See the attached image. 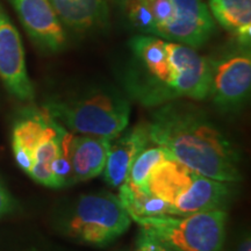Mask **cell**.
<instances>
[{"instance_id": "6da1fadb", "label": "cell", "mask_w": 251, "mask_h": 251, "mask_svg": "<svg viewBox=\"0 0 251 251\" xmlns=\"http://www.w3.org/2000/svg\"><path fill=\"white\" fill-rule=\"evenodd\" d=\"M128 48L121 75L128 98L149 108L178 99H207L211 64L196 49L144 34L131 37Z\"/></svg>"}, {"instance_id": "7a4b0ae2", "label": "cell", "mask_w": 251, "mask_h": 251, "mask_svg": "<svg viewBox=\"0 0 251 251\" xmlns=\"http://www.w3.org/2000/svg\"><path fill=\"white\" fill-rule=\"evenodd\" d=\"M150 142L169 157L212 179L242 180V157L235 143L205 109L188 99L157 106L148 122Z\"/></svg>"}, {"instance_id": "3957f363", "label": "cell", "mask_w": 251, "mask_h": 251, "mask_svg": "<svg viewBox=\"0 0 251 251\" xmlns=\"http://www.w3.org/2000/svg\"><path fill=\"white\" fill-rule=\"evenodd\" d=\"M72 135L43 106H26L19 111L12 126L15 162L37 184L56 190L72 186Z\"/></svg>"}, {"instance_id": "277c9868", "label": "cell", "mask_w": 251, "mask_h": 251, "mask_svg": "<svg viewBox=\"0 0 251 251\" xmlns=\"http://www.w3.org/2000/svg\"><path fill=\"white\" fill-rule=\"evenodd\" d=\"M43 107L72 134L114 139L128 127L130 101L112 86H86L55 96Z\"/></svg>"}, {"instance_id": "5b68a950", "label": "cell", "mask_w": 251, "mask_h": 251, "mask_svg": "<svg viewBox=\"0 0 251 251\" xmlns=\"http://www.w3.org/2000/svg\"><path fill=\"white\" fill-rule=\"evenodd\" d=\"M234 184L212 179L168 157L152 169L147 187L183 215L226 209Z\"/></svg>"}, {"instance_id": "8992f818", "label": "cell", "mask_w": 251, "mask_h": 251, "mask_svg": "<svg viewBox=\"0 0 251 251\" xmlns=\"http://www.w3.org/2000/svg\"><path fill=\"white\" fill-rule=\"evenodd\" d=\"M131 219L117 194H80L56 216L59 233L76 242L102 248L128 230Z\"/></svg>"}, {"instance_id": "52a82bcc", "label": "cell", "mask_w": 251, "mask_h": 251, "mask_svg": "<svg viewBox=\"0 0 251 251\" xmlns=\"http://www.w3.org/2000/svg\"><path fill=\"white\" fill-rule=\"evenodd\" d=\"M130 219L170 251L224 250L228 220L226 209Z\"/></svg>"}, {"instance_id": "ba28073f", "label": "cell", "mask_w": 251, "mask_h": 251, "mask_svg": "<svg viewBox=\"0 0 251 251\" xmlns=\"http://www.w3.org/2000/svg\"><path fill=\"white\" fill-rule=\"evenodd\" d=\"M211 81L207 99L218 111L238 113L248 102L251 91L250 47L237 43L218 57L208 58Z\"/></svg>"}, {"instance_id": "9c48e42d", "label": "cell", "mask_w": 251, "mask_h": 251, "mask_svg": "<svg viewBox=\"0 0 251 251\" xmlns=\"http://www.w3.org/2000/svg\"><path fill=\"white\" fill-rule=\"evenodd\" d=\"M0 79L14 98L29 102L35 89L27 71L20 34L0 5Z\"/></svg>"}, {"instance_id": "30bf717a", "label": "cell", "mask_w": 251, "mask_h": 251, "mask_svg": "<svg viewBox=\"0 0 251 251\" xmlns=\"http://www.w3.org/2000/svg\"><path fill=\"white\" fill-rule=\"evenodd\" d=\"M176 15L159 31L163 40L197 49L208 42L215 23L203 0H174Z\"/></svg>"}, {"instance_id": "8fae6325", "label": "cell", "mask_w": 251, "mask_h": 251, "mask_svg": "<svg viewBox=\"0 0 251 251\" xmlns=\"http://www.w3.org/2000/svg\"><path fill=\"white\" fill-rule=\"evenodd\" d=\"M33 42L46 52H58L67 45V34L49 0H11Z\"/></svg>"}, {"instance_id": "7c38bea8", "label": "cell", "mask_w": 251, "mask_h": 251, "mask_svg": "<svg viewBox=\"0 0 251 251\" xmlns=\"http://www.w3.org/2000/svg\"><path fill=\"white\" fill-rule=\"evenodd\" d=\"M148 122L126 128L111 140L103 168V180L111 187L119 188L127 180L130 166L137 155L149 146Z\"/></svg>"}, {"instance_id": "4fadbf2b", "label": "cell", "mask_w": 251, "mask_h": 251, "mask_svg": "<svg viewBox=\"0 0 251 251\" xmlns=\"http://www.w3.org/2000/svg\"><path fill=\"white\" fill-rule=\"evenodd\" d=\"M112 139L74 134L70 142V161L74 183H83L101 175Z\"/></svg>"}, {"instance_id": "5bb4252c", "label": "cell", "mask_w": 251, "mask_h": 251, "mask_svg": "<svg viewBox=\"0 0 251 251\" xmlns=\"http://www.w3.org/2000/svg\"><path fill=\"white\" fill-rule=\"evenodd\" d=\"M62 25L77 33H89L107 26V0H49Z\"/></svg>"}, {"instance_id": "9a60e30c", "label": "cell", "mask_w": 251, "mask_h": 251, "mask_svg": "<svg viewBox=\"0 0 251 251\" xmlns=\"http://www.w3.org/2000/svg\"><path fill=\"white\" fill-rule=\"evenodd\" d=\"M209 8L220 26L229 31L237 43L250 47L251 0H209Z\"/></svg>"}, {"instance_id": "2e32d148", "label": "cell", "mask_w": 251, "mask_h": 251, "mask_svg": "<svg viewBox=\"0 0 251 251\" xmlns=\"http://www.w3.org/2000/svg\"><path fill=\"white\" fill-rule=\"evenodd\" d=\"M119 199L129 216L149 218V216L177 215L175 209L149 191L147 186H136L128 181L119 187Z\"/></svg>"}, {"instance_id": "e0dca14e", "label": "cell", "mask_w": 251, "mask_h": 251, "mask_svg": "<svg viewBox=\"0 0 251 251\" xmlns=\"http://www.w3.org/2000/svg\"><path fill=\"white\" fill-rule=\"evenodd\" d=\"M168 157L169 155L162 147L153 143L152 146H148L135 158L126 181L136 186H147V181L152 169Z\"/></svg>"}, {"instance_id": "ac0fdd59", "label": "cell", "mask_w": 251, "mask_h": 251, "mask_svg": "<svg viewBox=\"0 0 251 251\" xmlns=\"http://www.w3.org/2000/svg\"><path fill=\"white\" fill-rule=\"evenodd\" d=\"M118 2L125 19L134 29L144 35L153 36L155 20L147 0H118Z\"/></svg>"}, {"instance_id": "d6986e66", "label": "cell", "mask_w": 251, "mask_h": 251, "mask_svg": "<svg viewBox=\"0 0 251 251\" xmlns=\"http://www.w3.org/2000/svg\"><path fill=\"white\" fill-rule=\"evenodd\" d=\"M153 20H155V33L158 36L159 31L166 24H169L176 15V6L174 0H147Z\"/></svg>"}, {"instance_id": "ffe728a7", "label": "cell", "mask_w": 251, "mask_h": 251, "mask_svg": "<svg viewBox=\"0 0 251 251\" xmlns=\"http://www.w3.org/2000/svg\"><path fill=\"white\" fill-rule=\"evenodd\" d=\"M135 251H168V249L148 231L140 228L135 242Z\"/></svg>"}, {"instance_id": "44dd1931", "label": "cell", "mask_w": 251, "mask_h": 251, "mask_svg": "<svg viewBox=\"0 0 251 251\" xmlns=\"http://www.w3.org/2000/svg\"><path fill=\"white\" fill-rule=\"evenodd\" d=\"M18 207L19 205L15 198L12 196L6 185L0 180V219L13 214Z\"/></svg>"}, {"instance_id": "7402d4cb", "label": "cell", "mask_w": 251, "mask_h": 251, "mask_svg": "<svg viewBox=\"0 0 251 251\" xmlns=\"http://www.w3.org/2000/svg\"><path fill=\"white\" fill-rule=\"evenodd\" d=\"M234 251H251V238L249 233L243 234V236L236 243Z\"/></svg>"}, {"instance_id": "603a6c76", "label": "cell", "mask_w": 251, "mask_h": 251, "mask_svg": "<svg viewBox=\"0 0 251 251\" xmlns=\"http://www.w3.org/2000/svg\"><path fill=\"white\" fill-rule=\"evenodd\" d=\"M118 251H131V250H126V249H122V250H118Z\"/></svg>"}, {"instance_id": "cb8c5ba5", "label": "cell", "mask_w": 251, "mask_h": 251, "mask_svg": "<svg viewBox=\"0 0 251 251\" xmlns=\"http://www.w3.org/2000/svg\"><path fill=\"white\" fill-rule=\"evenodd\" d=\"M168 251H170V250H169V249H168Z\"/></svg>"}]
</instances>
